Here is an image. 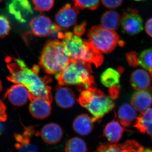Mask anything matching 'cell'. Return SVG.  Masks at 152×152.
Wrapping results in <instances>:
<instances>
[{
  "label": "cell",
  "instance_id": "cell-1",
  "mask_svg": "<svg viewBox=\"0 0 152 152\" xmlns=\"http://www.w3.org/2000/svg\"><path fill=\"white\" fill-rule=\"evenodd\" d=\"M5 61L10 73L7 79L14 83L23 85L33 96L52 102L51 88L48 84L50 82L49 77L39 76V67L35 65L29 69L24 61L20 58L7 57Z\"/></svg>",
  "mask_w": 152,
  "mask_h": 152
},
{
  "label": "cell",
  "instance_id": "cell-2",
  "mask_svg": "<svg viewBox=\"0 0 152 152\" xmlns=\"http://www.w3.org/2000/svg\"><path fill=\"white\" fill-rule=\"evenodd\" d=\"M92 72L89 63L71 60L63 70L56 75V78L60 86H75L81 92L95 86Z\"/></svg>",
  "mask_w": 152,
  "mask_h": 152
},
{
  "label": "cell",
  "instance_id": "cell-3",
  "mask_svg": "<svg viewBox=\"0 0 152 152\" xmlns=\"http://www.w3.org/2000/svg\"><path fill=\"white\" fill-rule=\"evenodd\" d=\"M62 40L71 60L83 61L96 67L103 62L102 53L88 41L83 39L70 32L64 33Z\"/></svg>",
  "mask_w": 152,
  "mask_h": 152
},
{
  "label": "cell",
  "instance_id": "cell-4",
  "mask_svg": "<svg viewBox=\"0 0 152 152\" xmlns=\"http://www.w3.org/2000/svg\"><path fill=\"white\" fill-rule=\"evenodd\" d=\"M70 61L63 42L58 39H51L44 46L39 64L47 73L56 75L63 70Z\"/></svg>",
  "mask_w": 152,
  "mask_h": 152
},
{
  "label": "cell",
  "instance_id": "cell-5",
  "mask_svg": "<svg viewBox=\"0 0 152 152\" xmlns=\"http://www.w3.org/2000/svg\"><path fill=\"white\" fill-rule=\"evenodd\" d=\"M78 101L96 121L111 111L115 106L113 99L110 96L105 94L95 86L81 92Z\"/></svg>",
  "mask_w": 152,
  "mask_h": 152
},
{
  "label": "cell",
  "instance_id": "cell-6",
  "mask_svg": "<svg viewBox=\"0 0 152 152\" xmlns=\"http://www.w3.org/2000/svg\"><path fill=\"white\" fill-rule=\"evenodd\" d=\"M87 35L89 42L101 53L106 54L113 51L120 40L119 36L115 31L99 25L91 28Z\"/></svg>",
  "mask_w": 152,
  "mask_h": 152
},
{
  "label": "cell",
  "instance_id": "cell-7",
  "mask_svg": "<svg viewBox=\"0 0 152 152\" xmlns=\"http://www.w3.org/2000/svg\"><path fill=\"white\" fill-rule=\"evenodd\" d=\"M121 24L123 31L129 35H135L143 29L142 19L137 10L133 8L124 12Z\"/></svg>",
  "mask_w": 152,
  "mask_h": 152
},
{
  "label": "cell",
  "instance_id": "cell-8",
  "mask_svg": "<svg viewBox=\"0 0 152 152\" xmlns=\"http://www.w3.org/2000/svg\"><path fill=\"white\" fill-rule=\"evenodd\" d=\"M79 12V9L72 7L70 4H67L58 11L55 16L57 24L66 31L76 24Z\"/></svg>",
  "mask_w": 152,
  "mask_h": 152
},
{
  "label": "cell",
  "instance_id": "cell-9",
  "mask_svg": "<svg viewBox=\"0 0 152 152\" xmlns=\"http://www.w3.org/2000/svg\"><path fill=\"white\" fill-rule=\"evenodd\" d=\"M8 10L17 20L22 23L26 22L29 16L33 13L31 6L28 0H11Z\"/></svg>",
  "mask_w": 152,
  "mask_h": 152
},
{
  "label": "cell",
  "instance_id": "cell-10",
  "mask_svg": "<svg viewBox=\"0 0 152 152\" xmlns=\"http://www.w3.org/2000/svg\"><path fill=\"white\" fill-rule=\"evenodd\" d=\"M31 101L29 110L34 118L39 119H44L50 115L51 112V102L37 97L30 94Z\"/></svg>",
  "mask_w": 152,
  "mask_h": 152
},
{
  "label": "cell",
  "instance_id": "cell-11",
  "mask_svg": "<svg viewBox=\"0 0 152 152\" xmlns=\"http://www.w3.org/2000/svg\"><path fill=\"white\" fill-rule=\"evenodd\" d=\"M30 93L24 86L16 84L7 91L4 98H7L12 104L15 106L24 105L29 100Z\"/></svg>",
  "mask_w": 152,
  "mask_h": 152
},
{
  "label": "cell",
  "instance_id": "cell-12",
  "mask_svg": "<svg viewBox=\"0 0 152 152\" xmlns=\"http://www.w3.org/2000/svg\"><path fill=\"white\" fill-rule=\"evenodd\" d=\"M121 75L119 71L113 68H108L101 75V83L109 89L110 95L117 96L120 92Z\"/></svg>",
  "mask_w": 152,
  "mask_h": 152
},
{
  "label": "cell",
  "instance_id": "cell-13",
  "mask_svg": "<svg viewBox=\"0 0 152 152\" xmlns=\"http://www.w3.org/2000/svg\"><path fill=\"white\" fill-rule=\"evenodd\" d=\"M143 147L134 140H128L121 144L108 143L100 145L95 152H138Z\"/></svg>",
  "mask_w": 152,
  "mask_h": 152
},
{
  "label": "cell",
  "instance_id": "cell-14",
  "mask_svg": "<svg viewBox=\"0 0 152 152\" xmlns=\"http://www.w3.org/2000/svg\"><path fill=\"white\" fill-rule=\"evenodd\" d=\"M53 25L51 19L45 15L34 17L30 23V27L33 34L40 37L50 35Z\"/></svg>",
  "mask_w": 152,
  "mask_h": 152
},
{
  "label": "cell",
  "instance_id": "cell-15",
  "mask_svg": "<svg viewBox=\"0 0 152 152\" xmlns=\"http://www.w3.org/2000/svg\"><path fill=\"white\" fill-rule=\"evenodd\" d=\"M39 135L47 143L56 145L61 140L64 136V132L59 125L55 123H50L42 128Z\"/></svg>",
  "mask_w": 152,
  "mask_h": 152
},
{
  "label": "cell",
  "instance_id": "cell-16",
  "mask_svg": "<svg viewBox=\"0 0 152 152\" xmlns=\"http://www.w3.org/2000/svg\"><path fill=\"white\" fill-rule=\"evenodd\" d=\"M55 99L57 105L63 109L72 107L76 101L72 91L66 86H60L56 88Z\"/></svg>",
  "mask_w": 152,
  "mask_h": 152
},
{
  "label": "cell",
  "instance_id": "cell-17",
  "mask_svg": "<svg viewBox=\"0 0 152 152\" xmlns=\"http://www.w3.org/2000/svg\"><path fill=\"white\" fill-rule=\"evenodd\" d=\"M130 83L137 91H145L152 88L151 76L146 71L139 69L134 71L130 77Z\"/></svg>",
  "mask_w": 152,
  "mask_h": 152
},
{
  "label": "cell",
  "instance_id": "cell-18",
  "mask_svg": "<svg viewBox=\"0 0 152 152\" xmlns=\"http://www.w3.org/2000/svg\"><path fill=\"white\" fill-rule=\"evenodd\" d=\"M131 103L134 109L142 114L151 106L152 96L145 91H138L133 95Z\"/></svg>",
  "mask_w": 152,
  "mask_h": 152
},
{
  "label": "cell",
  "instance_id": "cell-19",
  "mask_svg": "<svg viewBox=\"0 0 152 152\" xmlns=\"http://www.w3.org/2000/svg\"><path fill=\"white\" fill-rule=\"evenodd\" d=\"M96 121L94 118L87 114H82L76 117L73 123V128L77 134L86 136L91 132L94 123Z\"/></svg>",
  "mask_w": 152,
  "mask_h": 152
},
{
  "label": "cell",
  "instance_id": "cell-20",
  "mask_svg": "<svg viewBox=\"0 0 152 152\" xmlns=\"http://www.w3.org/2000/svg\"><path fill=\"white\" fill-rule=\"evenodd\" d=\"M124 132V129L119 122L113 120L106 125L103 134L110 143L117 144L121 139Z\"/></svg>",
  "mask_w": 152,
  "mask_h": 152
},
{
  "label": "cell",
  "instance_id": "cell-21",
  "mask_svg": "<svg viewBox=\"0 0 152 152\" xmlns=\"http://www.w3.org/2000/svg\"><path fill=\"white\" fill-rule=\"evenodd\" d=\"M118 118L121 124L124 127L130 126L137 118V113L132 106L124 104L118 111Z\"/></svg>",
  "mask_w": 152,
  "mask_h": 152
},
{
  "label": "cell",
  "instance_id": "cell-22",
  "mask_svg": "<svg viewBox=\"0 0 152 152\" xmlns=\"http://www.w3.org/2000/svg\"><path fill=\"white\" fill-rule=\"evenodd\" d=\"M134 127L141 132L152 136V109H148L142 116L137 117Z\"/></svg>",
  "mask_w": 152,
  "mask_h": 152
},
{
  "label": "cell",
  "instance_id": "cell-23",
  "mask_svg": "<svg viewBox=\"0 0 152 152\" xmlns=\"http://www.w3.org/2000/svg\"><path fill=\"white\" fill-rule=\"evenodd\" d=\"M121 18L116 11H106L102 15L101 23L102 26L107 29L116 31L119 28Z\"/></svg>",
  "mask_w": 152,
  "mask_h": 152
},
{
  "label": "cell",
  "instance_id": "cell-24",
  "mask_svg": "<svg viewBox=\"0 0 152 152\" xmlns=\"http://www.w3.org/2000/svg\"><path fill=\"white\" fill-rule=\"evenodd\" d=\"M65 151L66 152H87L86 144L80 138H72L67 142Z\"/></svg>",
  "mask_w": 152,
  "mask_h": 152
},
{
  "label": "cell",
  "instance_id": "cell-25",
  "mask_svg": "<svg viewBox=\"0 0 152 152\" xmlns=\"http://www.w3.org/2000/svg\"><path fill=\"white\" fill-rule=\"evenodd\" d=\"M139 64L148 71L152 77V48L142 52L139 57Z\"/></svg>",
  "mask_w": 152,
  "mask_h": 152
},
{
  "label": "cell",
  "instance_id": "cell-26",
  "mask_svg": "<svg viewBox=\"0 0 152 152\" xmlns=\"http://www.w3.org/2000/svg\"><path fill=\"white\" fill-rule=\"evenodd\" d=\"M75 7L80 10H95L99 7L100 0H72Z\"/></svg>",
  "mask_w": 152,
  "mask_h": 152
},
{
  "label": "cell",
  "instance_id": "cell-27",
  "mask_svg": "<svg viewBox=\"0 0 152 152\" xmlns=\"http://www.w3.org/2000/svg\"><path fill=\"white\" fill-rule=\"evenodd\" d=\"M55 0H32L35 10L40 12H48L54 4Z\"/></svg>",
  "mask_w": 152,
  "mask_h": 152
},
{
  "label": "cell",
  "instance_id": "cell-28",
  "mask_svg": "<svg viewBox=\"0 0 152 152\" xmlns=\"http://www.w3.org/2000/svg\"><path fill=\"white\" fill-rule=\"evenodd\" d=\"M10 22L7 17L0 15V37L5 38L9 34L11 30Z\"/></svg>",
  "mask_w": 152,
  "mask_h": 152
},
{
  "label": "cell",
  "instance_id": "cell-29",
  "mask_svg": "<svg viewBox=\"0 0 152 152\" xmlns=\"http://www.w3.org/2000/svg\"><path fill=\"white\" fill-rule=\"evenodd\" d=\"M15 147L18 152H39L37 147L30 142H17Z\"/></svg>",
  "mask_w": 152,
  "mask_h": 152
},
{
  "label": "cell",
  "instance_id": "cell-30",
  "mask_svg": "<svg viewBox=\"0 0 152 152\" xmlns=\"http://www.w3.org/2000/svg\"><path fill=\"white\" fill-rule=\"evenodd\" d=\"M126 58L128 64L131 66L135 67L139 64V58L135 52H131L126 54Z\"/></svg>",
  "mask_w": 152,
  "mask_h": 152
},
{
  "label": "cell",
  "instance_id": "cell-31",
  "mask_svg": "<svg viewBox=\"0 0 152 152\" xmlns=\"http://www.w3.org/2000/svg\"><path fill=\"white\" fill-rule=\"evenodd\" d=\"M123 0H102L104 7L110 9H116L119 7L122 4Z\"/></svg>",
  "mask_w": 152,
  "mask_h": 152
},
{
  "label": "cell",
  "instance_id": "cell-32",
  "mask_svg": "<svg viewBox=\"0 0 152 152\" xmlns=\"http://www.w3.org/2000/svg\"><path fill=\"white\" fill-rule=\"evenodd\" d=\"M86 26L87 23L86 21L83 22L80 24L76 25L74 28V34L79 37L83 36L85 34Z\"/></svg>",
  "mask_w": 152,
  "mask_h": 152
},
{
  "label": "cell",
  "instance_id": "cell-33",
  "mask_svg": "<svg viewBox=\"0 0 152 152\" xmlns=\"http://www.w3.org/2000/svg\"><path fill=\"white\" fill-rule=\"evenodd\" d=\"M6 107L5 105L0 99V122H5L7 121V116L6 113Z\"/></svg>",
  "mask_w": 152,
  "mask_h": 152
},
{
  "label": "cell",
  "instance_id": "cell-34",
  "mask_svg": "<svg viewBox=\"0 0 152 152\" xmlns=\"http://www.w3.org/2000/svg\"><path fill=\"white\" fill-rule=\"evenodd\" d=\"M145 30L147 34L152 38V18L149 19L145 26Z\"/></svg>",
  "mask_w": 152,
  "mask_h": 152
},
{
  "label": "cell",
  "instance_id": "cell-35",
  "mask_svg": "<svg viewBox=\"0 0 152 152\" xmlns=\"http://www.w3.org/2000/svg\"><path fill=\"white\" fill-rule=\"evenodd\" d=\"M138 152H152V150L149 148L145 149L143 147Z\"/></svg>",
  "mask_w": 152,
  "mask_h": 152
},
{
  "label": "cell",
  "instance_id": "cell-36",
  "mask_svg": "<svg viewBox=\"0 0 152 152\" xmlns=\"http://www.w3.org/2000/svg\"><path fill=\"white\" fill-rule=\"evenodd\" d=\"M4 125L0 122V135L2 134L4 132Z\"/></svg>",
  "mask_w": 152,
  "mask_h": 152
},
{
  "label": "cell",
  "instance_id": "cell-37",
  "mask_svg": "<svg viewBox=\"0 0 152 152\" xmlns=\"http://www.w3.org/2000/svg\"><path fill=\"white\" fill-rule=\"evenodd\" d=\"M2 89V86L1 83V80H0V93Z\"/></svg>",
  "mask_w": 152,
  "mask_h": 152
},
{
  "label": "cell",
  "instance_id": "cell-38",
  "mask_svg": "<svg viewBox=\"0 0 152 152\" xmlns=\"http://www.w3.org/2000/svg\"><path fill=\"white\" fill-rule=\"evenodd\" d=\"M136 1H145V0H135Z\"/></svg>",
  "mask_w": 152,
  "mask_h": 152
},
{
  "label": "cell",
  "instance_id": "cell-39",
  "mask_svg": "<svg viewBox=\"0 0 152 152\" xmlns=\"http://www.w3.org/2000/svg\"><path fill=\"white\" fill-rule=\"evenodd\" d=\"M2 1V0H0V3H1V2Z\"/></svg>",
  "mask_w": 152,
  "mask_h": 152
}]
</instances>
